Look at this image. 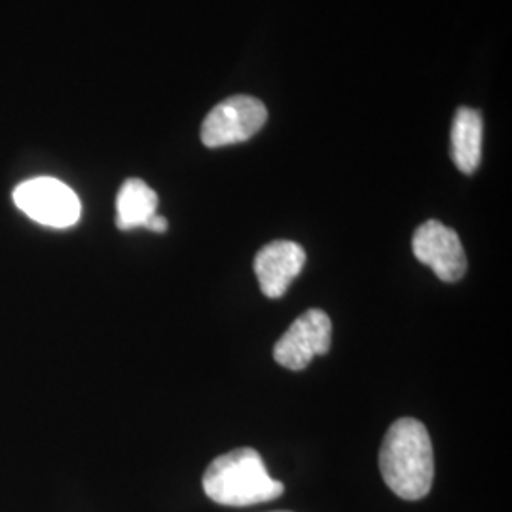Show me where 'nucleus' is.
Segmentation results:
<instances>
[{
    "label": "nucleus",
    "instance_id": "nucleus-1",
    "mask_svg": "<svg viewBox=\"0 0 512 512\" xmlns=\"http://www.w3.org/2000/svg\"><path fill=\"white\" fill-rule=\"evenodd\" d=\"M380 471L385 484L406 501H418L431 492L435 476L433 444L421 421H395L380 450Z\"/></svg>",
    "mask_w": 512,
    "mask_h": 512
},
{
    "label": "nucleus",
    "instance_id": "nucleus-2",
    "mask_svg": "<svg viewBox=\"0 0 512 512\" xmlns=\"http://www.w3.org/2000/svg\"><path fill=\"white\" fill-rule=\"evenodd\" d=\"M203 490L224 507H249L281 497L285 486L268 475L256 450L238 448L213 459L203 475Z\"/></svg>",
    "mask_w": 512,
    "mask_h": 512
},
{
    "label": "nucleus",
    "instance_id": "nucleus-3",
    "mask_svg": "<svg viewBox=\"0 0 512 512\" xmlns=\"http://www.w3.org/2000/svg\"><path fill=\"white\" fill-rule=\"evenodd\" d=\"M268 120V110L262 101L249 95L224 99L211 110L202 126L205 147L220 148L249 141Z\"/></svg>",
    "mask_w": 512,
    "mask_h": 512
},
{
    "label": "nucleus",
    "instance_id": "nucleus-4",
    "mask_svg": "<svg viewBox=\"0 0 512 512\" xmlns=\"http://www.w3.org/2000/svg\"><path fill=\"white\" fill-rule=\"evenodd\" d=\"M14 202L29 217L50 228H71L82 213L73 190L52 177H38L19 184Z\"/></svg>",
    "mask_w": 512,
    "mask_h": 512
},
{
    "label": "nucleus",
    "instance_id": "nucleus-5",
    "mask_svg": "<svg viewBox=\"0 0 512 512\" xmlns=\"http://www.w3.org/2000/svg\"><path fill=\"white\" fill-rule=\"evenodd\" d=\"M332 342V323L323 310L302 313L275 344L274 359L289 370H304L313 357L327 355Z\"/></svg>",
    "mask_w": 512,
    "mask_h": 512
},
{
    "label": "nucleus",
    "instance_id": "nucleus-6",
    "mask_svg": "<svg viewBox=\"0 0 512 512\" xmlns=\"http://www.w3.org/2000/svg\"><path fill=\"white\" fill-rule=\"evenodd\" d=\"M412 251L439 279L456 283L467 272V256L458 234L439 220H427L412 238Z\"/></svg>",
    "mask_w": 512,
    "mask_h": 512
},
{
    "label": "nucleus",
    "instance_id": "nucleus-7",
    "mask_svg": "<svg viewBox=\"0 0 512 512\" xmlns=\"http://www.w3.org/2000/svg\"><path fill=\"white\" fill-rule=\"evenodd\" d=\"M306 264V251L294 241H272L255 256V274L260 291L268 298H281Z\"/></svg>",
    "mask_w": 512,
    "mask_h": 512
},
{
    "label": "nucleus",
    "instance_id": "nucleus-8",
    "mask_svg": "<svg viewBox=\"0 0 512 512\" xmlns=\"http://www.w3.org/2000/svg\"><path fill=\"white\" fill-rule=\"evenodd\" d=\"M482 116L475 109L461 107L452 126V158L461 173L473 175L482 158Z\"/></svg>",
    "mask_w": 512,
    "mask_h": 512
},
{
    "label": "nucleus",
    "instance_id": "nucleus-9",
    "mask_svg": "<svg viewBox=\"0 0 512 512\" xmlns=\"http://www.w3.org/2000/svg\"><path fill=\"white\" fill-rule=\"evenodd\" d=\"M158 194L141 179H128L122 184L116 198V226L120 230H131L147 226L156 215Z\"/></svg>",
    "mask_w": 512,
    "mask_h": 512
},
{
    "label": "nucleus",
    "instance_id": "nucleus-10",
    "mask_svg": "<svg viewBox=\"0 0 512 512\" xmlns=\"http://www.w3.org/2000/svg\"><path fill=\"white\" fill-rule=\"evenodd\" d=\"M145 228L152 230V232H158V234H164L165 230H167V220L162 215L156 213L152 219L148 220Z\"/></svg>",
    "mask_w": 512,
    "mask_h": 512
}]
</instances>
